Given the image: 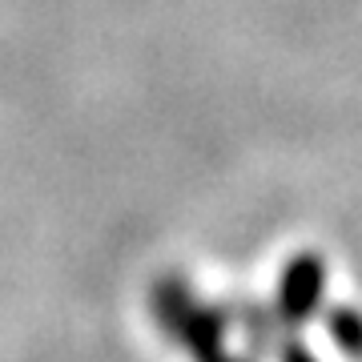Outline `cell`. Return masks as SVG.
<instances>
[{
    "label": "cell",
    "instance_id": "3",
    "mask_svg": "<svg viewBox=\"0 0 362 362\" xmlns=\"http://www.w3.org/2000/svg\"><path fill=\"white\" fill-rule=\"evenodd\" d=\"M326 334L346 358H362V310L354 306H334L326 314Z\"/></svg>",
    "mask_w": 362,
    "mask_h": 362
},
{
    "label": "cell",
    "instance_id": "4",
    "mask_svg": "<svg viewBox=\"0 0 362 362\" xmlns=\"http://www.w3.org/2000/svg\"><path fill=\"white\" fill-rule=\"evenodd\" d=\"M278 362H318V358L310 354V346H302L294 338H282L278 342Z\"/></svg>",
    "mask_w": 362,
    "mask_h": 362
},
{
    "label": "cell",
    "instance_id": "2",
    "mask_svg": "<svg viewBox=\"0 0 362 362\" xmlns=\"http://www.w3.org/2000/svg\"><path fill=\"white\" fill-rule=\"evenodd\" d=\"M322 298H326V262H322V254H310V250H306V254H294V258L286 262L282 278H278L274 314H278L286 326H302L322 310Z\"/></svg>",
    "mask_w": 362,
    "mask_h": 362
},
{
    "label": "cell",
    "instance_id": "1",
    "mask_svg": "<svg viewBox=\"0 0 362 362\" xmlns=\"http://www.w3.org/2000/svg\"><path fill=\"white\" fill-rule=\"evenodd\" d=\"M149 302L165 338H173L194 362H250L226 346V330L233 326L230 306H206L185 278L177 274L157 278Z\"/></svg>",
    "mask_w": 362,
    "mask_h": 362
}]
</instances>
